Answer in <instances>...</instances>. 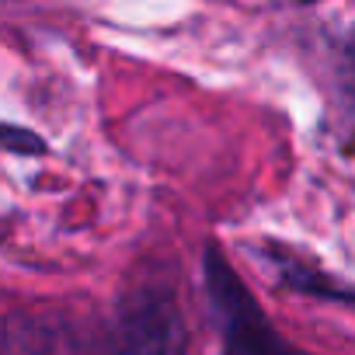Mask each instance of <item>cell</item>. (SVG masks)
Listing matches in <instances>:
<instances>
[{
  "label": "cell",
  "instance_id": "cell-2",
  "mask_svg": "<svg viewBox=\"0 0 355 355\" xmlns=\"http://www.w3.org/2000/svg\"><path fill=\"white\" fill-rule=\"evenodd\" d=\"M300 4H310V0H300Z\"/></svg>",
  "mask_w": 355,
  "mask_h": 355
},
{
  "label": "cell",
  "instance_id": "cell-1",
  "mask_svg": "<svg viewBox=\"0 0 355 355\" xmlns=\"http://www.w3.org/2000/svg\"><path fill=\"white\" fill-rule=\"evenodd\" d=\"M345 56H348V67L355 70V32L348 35V42H345Z\"/></svg>",
  "mask_w": 355,
  "mask_h": 355
}]
</instances>
